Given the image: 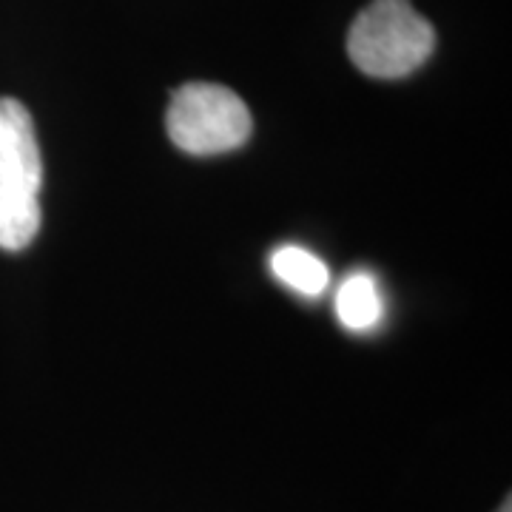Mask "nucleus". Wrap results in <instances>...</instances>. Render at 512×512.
I'll return each instance as SVG.
<instances>
[{
    "mask_svg": "<svg viewBox=\"0 0 512 512\" xmlns=\"http://www.w3.org/2000/svg\"><path fill=\"white\" fill-rule=\"evenodd\" d=\"M43 160L29 109L0 97V248L23 251L40 231Z\"/></svg>",
    "mask_w": 512,
    "mask_h": 512,
    "instance_id": "1",
    "label": "nucleus"
},
{
    "mask_svg": "<svg viewBox=\"0 0 512 512\" xmlns=\"http://www.w3.org/2000/svg\"><path fill=\"white\" fill-rule=\"evenodd\" d=\"M436 49V32L410 0H373L353 20L348 55L359 72L399 80L419 69Z\"/></svg>",
    "mask_w": 512,
    "mask_h": 512,
    "instance_id": "2",
    "label": "nucleus"
},
{
    "mask_svg": "<svg viewBox=\"0 0 512 512\" xmlns=\"http://www.w3.org/2000/svg\"><path fill=\"white\" fill-rule=\"evenodd\" d=\"M165 128L185 154L214 157L245 146L254 120L237 92L217 83H185L168 103Z\"/></svg>",
    "mask_w": 512,
    "mask_h": 512,
    "instance_id": "3",
    "label": "nucleus"
},
{
    "mask_svg": "<svg viewBox=\"0 0 512 512\" xmlns=\"http://www.w3.org/2000/svg\"><path fill=\"white\" fill-rule=\"evenodd\" d=\"M336 316L353 333L376 328L384 316V299L376 279L365 271L350 274L336 293Z\"/></svg>",
    "mask_w": 512,
    "mask_h": 512,
    "instance_id": "4",
    "label": "nucleus"
},
{
    "mask_svg": "<svg viewBox=\"0 0 512 512\" xmlns=\"http://www.w3.org/2000/svg\"><path fill=\"white\" fill-rule=\"evenodd\" d=\"M268 265H271V274L285 288L302 293L308 299L322 296L330 282L328 265L316 254H311L308 248H302V245H282V248H276L271 259H268Z\"/></svg>",
    "mask_w": 512,
    "mask_h": 512,
    "instance_id": "5",
    "label": "nucleus"
},
{
    "mask_svg": "<svg viewBox=\"0 0 512 512\" xmlns=\"http://www.w3.org/2000/svg\"><path fill=\"white\" fill-rule=\"evenodd\" d=\"M498 512H512L510 501H504V504H501V510H498Z\"/></svg>",
    "mask_w": 512,
    "mask_h": 512,
    "instance_id": "6",
    "label": "nucleus"
}]
</instances>
